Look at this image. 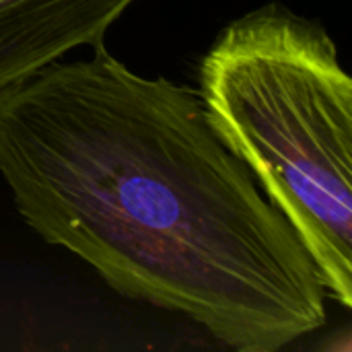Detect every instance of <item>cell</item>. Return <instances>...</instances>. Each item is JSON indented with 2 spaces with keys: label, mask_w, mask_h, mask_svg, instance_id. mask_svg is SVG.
Listing matches in <instances>:
<instances>
[{
  "label": "cell",
  "mask_w": 352,
  "mask_h": 352,
  "mask_svg": "<svg viewBox=\"0 0 352 352\" xmlns=\"http://www.w3.org/2000/svg\"><path fill=\"white\" fill-rule=\"evenodd\" d=\"M0 175L45 243L233 351L278 352L326 326L309 252L198 91L105 43L0 93Z\"/></svg>",
  "instance_id": "1"
},
{
  "label": "cell",
  "mask_w": 352,
  "mask_h": 352,
  "mask_svg": "<svg viewBox=\"0 0 352 352\" xmlns=\"http://www.w3.org/2000/svg\"><path fill=\"white\" fill-rule=\"evenodd\" d=\"M138 0H0V93L78 47L103 43Z\"/></svg>",
  "instance_id": "3"
},
{
  "label": "cell",
  "mask_w": 352,
  "mask_h": 352,
  "mask_svg": "<svg viewBox=\"0 0 352 352\" xmlns=\"http://www.w3.org/2000/svg\"><path fill=\"white\" fill-rule=\"evenodd\" d=\"M198 95L309 252L326 297L352 305V82L328 29L278 2L221 29Z\"/></svg>",
  "instance_id": "2"
}]
</instances>
